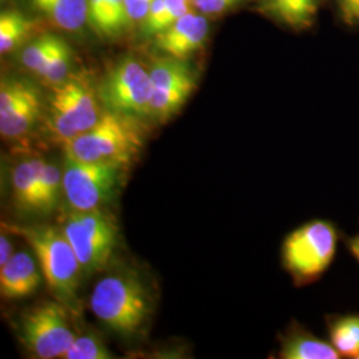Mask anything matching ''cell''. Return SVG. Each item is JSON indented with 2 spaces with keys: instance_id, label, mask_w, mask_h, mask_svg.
<instances>
[{
  "instance_id": "30bf717a",
  "label": "cell",
  "mask_w": 359,
  "mask_h": 359,
  "mask_svg": "<svg viewBox=\"0 0 359 359\" xmlns=\"http://www.w3.org/2000/svg\"><path fill=\"white\" fill-rule=\"evenodd\" d=\"M41 116L38 90L22 80H3L0 86V133L3 139L27 136Z\"/></svg>"
},
{
  "instance_id": "ffe728a7",
  "label": "cell",
  "mask_w": 359,
  "mask_h": 359,
  "mask_svg": "<svg viewBox=\"0 0 359 359\" xmlns=\"http://www.w3.org/2000/svg\"><path fill=\"white\" fill-rule=\"evenodd\" d=\"M194 88H170V90H152L148 116L156 120L165 121L175 115L187 103Z\"/></svg>"
},
{
  "instance_id": "83f0119b",
  "label": "cell",
  "mask_w": 359,
  "mask_h": 359,
  "mask_svg": "<svg viewBox=\"0 0 359 359\" xmlns=\"http://www.w3.org/2000/svg\"><path fill=\"white\" fill-rule=\"evenodd\" d=\"M238 0H193L194 6L204 13H219L228 8H231V6H234Z\"/></svg>"
},
{
  "instance_id": "5b68a950",
  "label": "cell",
  "mask_w": 359,
  "mask_h": 359,
  "mask_svg": "<svg viewBox=\"0 0 359 359\" xmlns=\"http://www.w3.org/2000/svg\"><path fill=\"white\" fill-rule=\"evenodd\" d=\"M102 114L90 79L80 74L71 75L53 86L47 129L52 140L63 147L90 130Z\"/></svg>"
},
{
  "instance_id": "603a6c76",
  "label": "cell",
  "mask_w": 359,
  "mask_h": 359,
  "mask_svg": "<svg viewBox=\"0 0 359 359\" xmlns=\"http://www.w3.org/2000/svg\"><path fill=\"white\" fill-rule=\"evenodd\" d=\"M65 359H112L114 353L96 334L76 335L72 345L67 350Z\"/></svg>"
},
{
  "instance_id": "9c48e42d",
  "label": "cell",
  "mask_w": 359,
  "mask_h": 359,
  "mask_svg": "<svg viewBox=\"0 0 359 359\" xmlns=\"http://www.w3.org/2000/svg\"><path fill=\"white\" fill-rule=\"evenodd\" d=\"M152 81L136 59H121L108 72L100 87V99L108 111L132 117L149 114Z\"/></svg>"
},
{
  "instance_id": "7402d4cb",
  "label": "cell",
  "mask_w": 359,
  "mask_h": 359,
  "mask_svg": "<svg viewBox=\"0 0 359 359\" xmlns=\"http://www.w3.org/2000/svg\"><path fill=\"white\" fill-rule=\"evenodd\" d=\"M31 29V22L16 11H3L0 15V51H13Z\"/></svg>"
},
{
  "instance_id": "277c9868",
  "label": "cell",
  "mask_w": 359,
  "mask_h": 359,
  "mask_svg": "<svg viewBox=\"0 0 359 359\" xmlns=\"http://www.w3.org/2000/svg\"><path fill=\"white\" fill-rule=\"evenodd\" d=\"M144 129L139 117L105 109L87 132L63 145L65 157L86 163H111L127 167L142 152Z\"/></svg>"
},
{
  "instance_id": "4fadbf2b",
  "label": "cell",
  "mask_w": 359,
  "mask_h": 359,
  "mask_svg": "<svg viewBox=\"0 0 359 359\" xmlns=\"http://www.w3.org/2000/svg\"><path fill=\"white\" fill-rule=\"evenodd\" d=\"M280 359H341V354L329 339L310 332L299 322L292 321L285 333L278 335Z\"/></svg>"
},
{
  "instance_id": "d6986e66",
  "label": "cell",
  "mask_w": 359,
  "mask_h": 359,
  "mask_svg": "<svg viewBox=\"0 0 359 359\" xmlns=\"http://www.w3.org/2000/svg\"><path fill=\"white\" fill-rule=\"evenodd\" d=\"M63 193V169L46 161L39 179L34 212L50 213L57 204Z\"/></svg>"
},
{
  "instance_id": "8992f818",
  "label": "cell",
  "mask_w": 359,
  "mask_h": 359,
  "mask_svg": "<svg viewBox=\"0 0 359 359\" xmlns=\"http://www.w3.org/2000/svg\"><path fill=\"white\" fill-rule=\"evenodd\" d=\"M62 229L72 245L86 276L99 273L108 265L117 245L115 219L102 208L67 215Z\"/></svg>"
},
{
  "instance_id": "5bb4252c",
  "label": "cell",
  "mask_w": 359,
  "mask_h": 359,
  "mask_svg": "<svg viewBox=\"0 0 359 359\" xmlns=\"http://www.w3.org/2000/svg\"><path fill=\"white\" fill-rule=\"evenodd\" d=\"M329 341L342 358L359 359V313H330L323 317Z\"/></svg>"
},
{
  "instance_id": "1f68e13d",
  "label": "cell",
  "mask_w": 359,
  "mask_h": 359,
  "mask_svg": "<svg viewBox=\"0 0 359 359\" xmlns=\"http://www.w3.org/2000/svg\"><path fill=\"white\" fill-rule=\"evenodd\" d=\"M342 22L347 26H357L359 25V0H357L346 13L339 15Z\"/></svg>"
},
{
  "instance_id": "f546056e",
  "label": "cell",
  "mask_w": 359,
  "mask_h": 359,
  "mask_svg": "<svg viewBox=\"0 0 359 359\" xmlns=\"http://www.w3.org/2000/svg\"><path fill=\"white\" fill-rule=\"evenodd\" d=\"M342 244L345 246L347 253L359 265V231L353 236H342Z\"/></svg>"
},
{
  "instance_id": "e0dca14e",
  "label": "cell",
  "mask_w": 359,
  "mask_h": 359,
  "mask_svg": "<svg viewBox=\"0 0 359 359\" xmlns=\"http://www.w3.org/2000/svg\"><path fill=\"white\" fill-rule=\"evenodd\" d=\"M154 90H170V88H194L196 77L182 59L168 57L154 63L149 71Z\"/></svg>"
},
{
  "instance_id": "d6a6232c",
  "label": "cell",
  "mask_w": 359,
  "mask_h": 359,
  "mask_svg": "<svg viewBox=\"0 0 359 359\" xmlns=\"http://www.w3.org/2000/svg\"><path fill=\"white\" fill-rule=\"evenodd\" d=\"M355 1H357V0H337L339 15L346 13L347 10H348V8H350Z\"/></svg>"
},
{
  "instance_id": "4316f807",
  "label": "cell",
  "mask_w": 359,
  "mask_h": 359,
  "mask_svg": "<svg viewBox=\"0 0 359 359\" xmlns=\"http://www.w3.org/2000/svg\"><path fill=\"white\" fill-rule=\"evenodd\" d=\"M108 0H88V22L104 36Z\"/></svg>"
},
{
  "instance_id": "ba28073f",
  "label": "cell",
  "mask_w": 359,
  "mask_h": 359,
  "mask_svg": "<svg viewBox=\"0 0 359 359\" xmlns=\"http://www.w3.org/2000/svg\"><path fill=\"white\" fill-rule=\"evenodd\" d=\"M124 168L65 157L63 194L67 204L72 210L86 212L109 203L121 182Z\"/></svg>"
},
{
  "instance_id": "7a4b0ae2",
  "label": "cell",
  "mask_w": 359,
  "mask_h": 359,
  "mask_svg": "<svg viewBox=\"0 0 359 359\" xmlns=\"http://www.w3.org/2000/svg\"><path fill=\"white\" fill-rule=\"evenodd\" d=\"M90 305L99 321L123 337L139 333L152 313L149 292L132 269L114 270L102 277L92 290Z\"/></svg>"
},
{
  "instance_id": "52a82bcc",
  "label": "cell",
  "mask_w": 359,
  "mask_h": 359,
  "mask_svg": "<svg viewBox=\"0 0 359 359\" xmlns=\"http://www.w3.org/2000/svg\"><path fill=\"white\" fill-rule=\"evenodd\" d=\"M69 309L60 301H46L26 310L18 322V335L36 358H63L76 334L69 323Z\"/></svg>"
},
{
  "instance_id": "ac0fdd59",
  "label": "cell",
  "mask_w": 359,
  "mask_h": 359,
  "mask_svg": "<svg viewBox=\"0 0 359 359\" xmlns=\"http://www.w3.org/2000/svg\"><path fill=\"white\" fill-rule=\"evenodd\" d=\"M268 7L278 20L294 29L313 25L318 13V0H268Z\"/></svg>"
},
{
  "instance_id": "d4e9b609",
  "label": "cell",
  "mask_w": 359,
  "mask_h": 359,
  "mask_svg": "<svg viewBox=\"0 0 359 359\" xmlns=\"http://www.w3.org/2000/svg\"><path fill=\"white\" fill-rule=\"evenodd\" d=\"M126 0H108L104 36L112 38L123 32L129 26Z\"/></svg>"
},
{
  "instance_id": "cb8c5ba5",
  "label": "cell",
  "mask_w": 359,
  "mask_h": 359,
  "mask_svg": "<svg viewBox=\"0 0 359 359\" xmlns=\"http://www.w3.org/2000/svg\"><path fill=\"white\" fill-rule=\"evenodd\" d=\"M56 41L57 38L51 35H46L34 40L22 51V65L38 75L39 71L47 63Z\"/></svg>"
},
{
  "instance_id": "f1b7e54d",
  "label": "cell",
  "mask_w": 359,
  "mask_h": 359,
  "mask_svg": "<svg viewBox=\"0 0 359 359\" xmlns=\"http://www.w3.org/2000/svg\"><path fill=\"white\" fill-rule=\"evenodd\" d=\"M152 3L154 0H126L129 22L132 23V22L144 20Z\"/></svg>"
},
{
  "instance_id": "4dcf8cb0",
  "label": "cell",
  "mask_w": 359,
  "mask_h": 359,
  "mask_svg": "<svg viewBox=\"0 0 359 359\" xmlns=\"http://www.w3.org/2000/svg\"><path fill=\"white\" fill-rule=\"evenodd\" d=\"M13 256V245L8 234L1 233L0 236V266L4 265Z\"/></svg>"
},
{
  "instance_id": "7c38bea8",
  "label": "cell",
  "mask_w": 359,
  "mask_h": 359,
  "mask_svg": "<svg viewBox=\"0 0 359 359\" xmlns=\"http://www.w3.org/2000/svg\"><path fill=\"white\" fill-rule=\"evenodd\" d=\"M44 280L40 265L28 252H18L0 266V294L4 299H22L34 294Z\"/></svg>"
},
{
  "instance_id": "6da1fadb",
  "label": "cell",
  "mask_w": 359,
  "mask_h": 359,
  "mask_svg": "<svg viewBox=\"0 0 359 359\" xmlns=\"http://www.w3.org/2000/svg\"><path fill=\"white\" fill-rule=\"evenodd\" d=\"M344 233L329 218H311L289 231L281 244V266L295 287L320 283L338 256Z\"/></svg>"
},
{
  "instance_id": "484cf974",
  "label": "cell",
  "mask_w": 359,
  "mask_h": 359,
  "mask_svg": "<svg viewBox=\"0 0 359 359\" xmlns=\"http://www.w3.org/2000/svg\"><path fill=\"white\" fill-rule=\"evenodd\" d=\"M167 15V4L164 0H154L145 19L142 20V31L147 35H157L164 29V19Z\"/></svg>"
},
{
  "instance_id": "2e32d148",
  "label": "cell",
  "mask_w": 359,
  "mask_h": 359,
  "mask_svg": "<svg viewBox=\"0 0 359 359\" xmlns=\"http://www.w3.org/2000/svg\"><path fill=\"white\" fill-rule=\"evenodd\" d=\"M44 164L43 158H28L13 168L11 187L13 205L18 209L34 212L39 179Z\"/></svg>"
},
{
  "instance_id": "8fae6325",
  "label": "cell",
  "mask_w": 359,
  "mask_h": 359,
  "mask_svg": "<svg viewBox=\"0 0 359 359\" xmlns=\"http://www.w3.org/2000/svg\"><path fill=\"white\" fill-rule=\"evenodd\" d=\"M209 32V25L204 16L191 13L184 15L179 20L157 34V47L169 56L176 59H185L197 50H200Z\"/></svg>"
},
{
  "instance_id": "9a60e30c",
  "label": "cell",
  "mask_w": 359,
  "mask_h": 359,
  "mask_svg": "<svg viewBox=\"0 0 359 359\" xmlns=\"http://www.w3.org/2000/svg\"><path fill=\"white\" fill-rule=\"evenodd\" d=\"M39 13L65 31H77L88 22V0H31Z\"/></svg>"
},
{
  "instance_id": "3957f363",
  "label": "cell",
  "mask_w": 359,
  "mask_h": 359,
  "mask_svg": "<svg viewBox=\"0 0 359 359\" xmlns=\"http://www.w3.org/2000/svg\"><path fill=\"white\" fill-rule=\"evenodd\" d=\"M1 229L23 237L38 257L40 269L52 294L69 311L79 313L81 265L65 231L51 225H1Z\"/></svg>"
},
{
  "instance_id": "44dd1931",
  "label": "cell",
  "mask_w": 359,
  "mask_h": 359,
  "mask_svg": "<svg viewBox=\"0 0 359 359\" xmlns=\"http://www.w3.org/2000/svg\"><path fill=\"white\" fill-rule=\"evenodd\" d=\"M71 65L72 51L65 40L57 38L47 63L39 71L38 76L51 86H57L69 76Z\"/></svg>"
}]
</instances>
